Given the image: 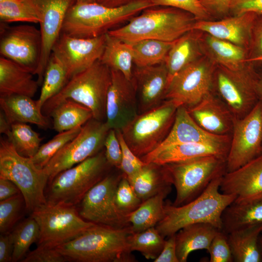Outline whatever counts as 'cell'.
Instances as JSON below:
<instances>
[{
  "instance_id": "1",
  "label": "cell",
  "mask_w": 262,
  "mask_h": 262,
  "mask_svg": "<svg viewBox=\"0 0 262 262\" xmlns=\"http://www.w3.org/2000/svg\"><path fill=\"white\" fill-rule=\"evenodd\" d=\"M131 225L115 228L95 224L74 239L56 247L67 259L78 262H132L128 236Z\"/></svg>"
},
{
  "instance_id": "2",
  "label": "cell",
  "mask_w": 262,
  "mask_h": 262,
  "mask_svg": "<svg viewBox=\"0 0 262 262\" xmlns=\"http://www.w3.org/2000/svg\"><path fill=\"white\" fill-rule=\"evenodd\" d=\"M224 175L213 179L193 200L180 206L164 204V216L155 226L160 233L164 237H169L182 228L196 223L210 224L222 230V213L236 198L234 195L220 193Z\"/></svg>"
},
{
  "instance_id": "3",
  "label": "cell",
  "mask_w": 262,
  "mask_h": 262,
  "mask_svg": "<svg viewBox=\"0 0 262 262\" xmlns=\"http://www.w3.org/2000/svg\"><path fill=\"white\" fill-rule=\"evenodd\" d=\"M152 7L149 0H134L117 7L75 2L67 11L61 33L75 37H97Z\"/></svg>"
},
{
  "instance_id": "4",
  "label": "cell",
  "mask_w": 262,
  "mask_h": 262,
  "mask_svg": "<svg viewBox=\"0 0 262 262\" xmlns=\"http://www.w3.org/2000/svg\"><path fill=\"white\" fill-rule=\"evenodd\" d=\"M152 8L143 10L125 25L107 33L129 44L147 39L174 42L193 30L197 21L193 15L179 9Z\"/></svg>"
},
{
  "instance_id": "5",
  "label": "cell",
  "mask_w": 262,
  "mask_h": 262,
  "mask_svg": "<svg viewBox=\"0 0 262 262\" xmlns=\"http://www.w3.org/2000/svg\"><path fill=\"white\" fill-rule=\"evenodd\" d=\"M111 80V70L99 60L70 79L57 95L44 104L42 112L49 116L56 106L71 99L90 109L94 118L105 121L106 99Z\"/></svg>"
},
{
  "instance_id": "6",
  "label": "cell",
  "mask_w": 262,
  "mask_h": 262,
  "mask_svg": "<svg viewBox=\"0 0 262 262\" xmlns=\"http://www.w3.org/2000/svg\"><path fill=\"white\" fill-rule=\"evenodd\" d=\"M111 167L104 148L95 155L62 171L48 183L45 192L47 202L76 206L109 173Z\"/></svg>"
},
{
  "instance_id": "7",
  "label": "cell",
  "mask_w": 262,
  "mask_h": 262,
  "mask_svg": "<svg viewBox=\"0 0 262 262\" xmlns=\"http://www.w3.org/2000/svg\"><path fill=\"white\" fill-rule=\"evenodd\" d=\"M0 178L11 180L19 188L28 213L47 203L45 190L48 176L43 169L36 167L31 158L19 154L3 137L0 139Z\"/></svg>"
},
{
  "instance_id": "8",
  "label": "cell",
  "mask_w": 262,
  "mask_h": 262,
  "mask_svg": "<svg viewBox=\"0 0 262 262\" xmlns=\"http://www.w3.org/2000/svg\"><path fill=\"white\" fill-rule=\"evenodd\" d=\"M226 159L210 155L163 165L176 188L173 204L184 205L200 195L213 179L226 172Z\"/></svg>"
},
{
  "instance_id": "9",
  "label": "cell",
  "mask_w": 262,
  "mask_h": 262,
  "mask_svg": "<svg viewBox=\"0 0 262 262\" xmlns=\"http://www.w3.org/2000/svg\"><path fill=\"white\" fill-rule=\"evenodd\" d=\"M178 107L175 102L164 100L156 107L138 114L121 130L135 155L141 158L162 144L172 128Z\"/></svg>"
},
{
  "instance_id": "10",
  "label": "cell",
  "mask_w": 262,
  "mask_h": 262,
  "mask_svg": "<svg viewBox=\"0 0 262 262\" xmlns=\"http://www.w3.org/2000/svg\"><path fill=\"white\" fill-rule=\"evenodd\" d=\"M255 63L249 62L237 69L216 65L213 90L235 118L249 113L259 101L257 84L260 73Z\"/></svg>"
},
{
  "instance_id": "11",
  "label": "cell",
  "mask_w": 262,
  "mask_h": 262,
  "mask_svg": "<svg viewBox=\"0 0 262 262\" xmlns=\"http://www.w3.org/2000/svg\"><path fill=\"white\" fill-rule=\"evenodd\" d=\"M31 213L39 226L37 246L56 248L96 224L82 218L75 206L47 202Z\"/></svg>"
},
{
  "instance_id": "12",
  "label": "cell",
  "mask_w": 262,
  "mask_h": 262,
  "mask_svg": "<svg viewBox=\"0 0 262 262\" xmlns=\"http://www.w3.org/2000/svg\"><path fill=\"white\" fill-rule=\"evenodd\" d=\"M110 130L105 121L94 118L88 121L82 126L79 134L56 153L43 168L49 177L48 183L59 173L103 149Z\"/></svg>"
},
{
  "instance_id": "13",
  "label": "cell",
  "mask_w": 262,
  "mask_h": 262,
  "mask_svg": "<svg viewBox=\"0 0 262 262\" xmlns=\"http://www.w3.org/2000/svg\"><path fill=\"white\" fill-rule=\"evenodd\" d=\"M216 64L203 55L178 73L168 83L164 100L175 102L187 108L198 103L214 92L213 79Z\"/></svg>"
},
{
  "instance_id": "14",
  "label": "cell",
  "mask_w": 262,
  "mask_h": 262,
  "mask_svg": "<svg viewBox=\"0 0 262 262\" xmlns=\"http://www.w3.org/2000/svg\"><path fill=\"white\" fill-rule=\"evenodd\" d=\"M122 175L108 173L86 193L79 212L82 218L115 228L130 226L128 215L119 210L115 201L116 190Z\"/></svg>"
},
{
  "instance_id": "15",
  "label": "cell",
  "mask_w": 262,
  "mask_h": 262,
  "mask_svg": "<svg viewBox=\"0 0 262 262\" xmlns=\"http://www.w3.org/2000/svg\"><path fill=\"white\" fill-rule=\"evenodd\" d=\"M262 155V102L242 118H235L226 159V172Z\"/></svg>"
},
{
  "instance_id": "16",
  "label": "cell",
  "mask_w": 262,
  "mask_h": 262,
  "mask_svg": "<svg viewBox=\"0 0 262 262\" xmlns=\"http://www.w3.org/2000/svg\"><path fill=\"white\" fill-rule=\"evenodd\" d=\"M42 49L40 30L23 24L9 26L0 22V56L10 59L35 75Z\"/></svg>"
},
{
  "instance_id": "17",
  "label": "cell",
  "mask_w": 262,
  "mask_h": 262,
  "mask_svg": "<svg viewBox=\"0 0 262 262\" xmlns=\"http://www.w3.org/2000/svg\"><path fill=\"white\" fill-rule=\"evenodd\" d=\"M105 40L106 34L97 37L84 38L61 33L53 47L52 53L65 66L69 81L100 59Z\"/></svg>"
},
{
  "instance_id": "18",
  "label": "cell",
  "mask_w": 262,
  "mask_h": 262,
  "mask_svg": "<svg viewBox=\"0 0 262 262\" xmlns=\"http://www.w3.org/2000/svg\"><path fill=\"white\" fill-rule=\"evenodd\" d=\"M111 71L105 122L110 129L121 130L138 115L136 89L132 80L120 71Z\"/></svg>"
},
{
  "instance_id": "19",
  "label": "cell",
  "mask_w": 262,
  "mask_h": 262,
  "mask_svg": "<svg viewBox=\"0 0 262 262\" xmlns=\"http://www.w3.org/2000/svg\"><path fill=\"white\" fill-rule=\"evenodd\" d=\"M38 9L42 49L40 62L36 71L37 82L42 84L44 75L53 47L59 38L68 9L76 0H34Z\"/></svg>"
},
{
  "instance_id": "20",
  "label": "cell",
  "mask_w": 262,
  "mask_h": 262,
  "mask_svg": "<svg viewBox=\"0 0 262 262\" xmlns=\"http://www.w3.org/2000/svg\"><path fill=\"white\" fill-rule=\"evenodd\" d=\"M131 80L136 89L138 114L156 107L164 100L168 85L164 62L152 66H135Z\"/></svg>"
},
{
  "instance_id": "21",
  "label": "cell",
  "mask_w": 262,
  "mask_h": 262,
  "mask_svg": "<svg viewBox=\"0 0 262 262\" xmlns=\"http://www.w3.org/2000/svg\"><path fill=\"white\" fill-rule=\"evenodd\" d=\"M220 190L236 196L234 202L262 199V155L223 176Z\"/></svg>"
},
{
  "instance_id": "22",
  "label": "cell",
  "mask_w": 262,
  "mask_h": 262,
  "mask_svg": "<svg viewBox=\"0 0 262 262\" xmlns=\"http://www.w3.org/2000/svg\"><path fill=\"white\" fill-rule=\"evenodd\" d=\"M258 16L253 12H246L216 20L197 21L193 29L232 43L248 51L252 29Z\"/></svg>"
},
{
  "instance_id": "23",
  "label": "cell",
  "mask_w": 262,
  "mask_h": 262,
  "mask_svg": "<svg viewBox=\"0 0 262 262\" xmlns=\"http://www.w3.org/2000/svg\"><path fill=\"white\" fill-rule=\"evenodd\" d=\"M230 141L231 135H216L202 129L192 117L187 108L180 106L177 108L174 123L169 134L160 146L198 143L229 150Z\"/></svg>"
},
{
  "instance_id": "24",
  "label": "cell",
  "mask_w": 262,
  "mask_h": 262,
  "mask_svg": "<svg viewBox=\"0 0 262 262\" xmlns=\"http://www.w3.org/2000/svg\"><path fill=\"white\" fill-rule=\"evenodd\" d=\"M187 109L195 122L207 131L218 135H231L234 117L214 92Z\"/></svg>"
},
{
  "instance_id": "25",
  "label": "cell",
  "mask_w": 262,
  "mask_h": 262,
  "mask_svg": "<svg viewBox=\"0 0 262 262\" xmlns=\"http://www.w3.org/2000/svg\"><path fill=\"white\" fill-rule=\"evenodd\" d=\"M228 151L225 148L202 144H177L160 146L140 159L147 164L164 165L210 155L227 158Z\"/></svg>"
},
{
  "instance_id": "26",
  "label": "cell",
  "mask_w": 262,
  "mask_h": 262,
  "mask_svg": "<svg viewBox=\"0 0 262 262\" xmlns=\"http://www.w3.org/2000/svg\"><path fill=\"white\" fill-rule=\"evenodd\" d=\"M31 71L13 61L0 57V97L20 95L33 98L39 84Z\"/></svg>"
},
{
  "instance_id": "27",
  "label": "cell",
  "mask_w": 262,
  "mask_h": 262,
  "mask_svg": "<svg viewBox=\"0 0 262 262\" xmlns=\"http://www.w3.org/2000/svg\"><path fill=\"white\" fill-rule=\"evenodd\" d=\"M201 32L200 42L203 53L216 65L237 69L249 63L247 50L230 42Z\"/></svg>"
},
{
  "instance_id": "28",
  "label": "cell",
  "mask_w": 262,
  "mask_h": 262,
  "mask_svg": "<svg viewBox=\"0 0 262 262\" xmlns=\"http://www.w3.org/2000/svg\"><path fill=\"white\" fill-rule=\"evenodd\" d=\"M0 106L11 124L31 123L44 129L50 127L49 116L43 114L31 97L20 95L0 97Z\"/></svg>"
},
{
  "instance_id": "29",
  "label": "cell",
  "mask_w": 262,
  "mask_h": 262,
  "mask_svg": "<svg viewBox=\"0 0 262 262\" xmlns=\"http://www.w3.org/2000/svg\"><path fill=\"white\" fill-rule=\"evenodd\" d=\"M202 32L192 30L177 40L164 63L168 73V83L183 68L204 55L200 42Z\"/></svg>"
},
{
  "instance_id": "30",
  "label": "cell",
  "mask_w": 262,
  "mask_h": 262,
  "mask_svg": "<svg viewBox=\"0 0 262 262\" xmlns=\"http://www.w3.org/2000/svg\"><path fill=\"white\" fill-rule=\"evenodd\" d=\"M219 230L208 223L187 225L176 233V253L179 262H186L190 253L200 249H209Z\"/></svg>"
},
{
  "instance_id": "31",
  "label": "cell",
  "mask_w": 262,
  "mask_h": 262,
  "mask_svg": "<svg viewBox=\"0 0 262 262\" xmlns=\"http://www.w3.org/2000/svg\"><path fill=\"white\" fill-rule=\"evenodd\" d=\"M262 232V224H260L242 228L228 233V239L233 261H262L259 241Z\"/></svg>"
},
{
  "instance_id": "32",
  "label": "cell",
  "mask_w": 262,
  "mask_h": 262,
  "mask_svg": "<svg viewBox=\"0 0 262 262\" xmlns=\"http://www.w3.org/2000/svg\"><path fill=\"white\" fill-rule=\"evenodd\" d=\"M222 221V230L226 234L262 224V199L248 202H233L223 212Z\"/></svg>"
},
{
  "instance_id": "33",
  "label": "cell",
  "mask_w": 262,
  "mask_h": 262,
  "mask_svg": "<svg viewBox=\"0 0 262 262\" xmlns=\"http://www.w3.org/2000/svg\"><path fill=\"white\" fill-rule=\"evenodd\" d=\"M129 181L142 201L172 185L163 165L153 163H146Z\"/></svg>"
},
{
  "instance_id": "34",
  "label": "cell",
  "mask_w": 262,
  "mask_h": 262,
  "mask_svg": "<svg viewBox=\"0 0 262 262\" xmlns=\"http://www.w3.org/2000/svg\"><path fill=\"white\" fill-rule=\"evenodd\" d=\"M171 188L164 190L142 201L128 214L132 232H139L155 227L164 216V199Z\"/></svg>"
},
{
  "instance_id": "35",
  "label": "cell",
  "mask_w": 262,
  "mask_h": 262,
  "mask_svg": "<svg viewBox=\"0 0 262 262\" xmlns=\"http://www.w3.org/2000/svg\"><path fill=\"white\" fill-rule=\"evenodd\" d=\"M100 60L111 70L120 71L131 80L133 62L131 44L106 33L104 49Z\"/></svg>"
},
{
  "instance_id": "36",
  "label": "cell",
  "mask_w": 262,
  "mask_h": 262,
  "mask_svg": "<svg viewBox=\"0 0 262 262\" xmlns=\"http://www.w3.org/2000/svg\"><path fill=\"white\" fill-rule=\"evenodd\" d=\"M49 116L53 118V128L58 132L82 127L93 118L90 109L71 99L61 103L51 112Z\"/></svg>"
},
{
  "instance_id": "37",
  "label": "cell",
  "mask_w": 262,
  "mask_h": 262,
  "mask_svg": "<svg viewBox=\"0 0 262 262\" xmlns=\"http://www.w3.org/2000/svg\"><path fill=\"white\" fill-rule=\"evenodd\" d=\"M176 41L165 42L147 39L131 44L133 64L136 66L144 67L164 62L169 50Z\"/></svg>"
},
{
  "instance_id": "38",
  "label": "cell",
  "mask_w": 262,
  "mask_h": 262,
  "mask_svg": "<svg viewBox=\"0 0 262 262\" xmlns=\"http://www.w3.org/2000/svg\"><path fill=\"white\" fill-rule=\"evenodd\" d=\"M68 81L66 69L60 61L51 53L42 84L40 95L36 100L40 110L50 98L57 95Z\"/></svg>"
},
{
  "instance_id": "39",
  "label": "cell",
  "mask_w": 262,
  "mask_h": 262,
  "mask_svg": "<svg viewBox=\"0 0 262 262\" xmlns=\"http://www.w3.org/2000/svg\"><path fill=\"white\" fill-rule=\"evenodd\" d=\"M0 19L4 23H39L40 17L34 0H6L0 1Z\"/></svg>"
},
{
  "instance_id": "40",
  "label": "cell",
  "mask_w": 262,
  "mask_h": 262,
  "mask_svg": "<svg viewBox=\"0 0 262 262\" xmlns=\"http://www.w3.org/2000/svg\"><path fill=\"white\" fill-rule=\"evenodd\" d=\"M165 240L155 227L139 232H132L128 237L131 251H138L146 259L154 260L161 252Z\"/></svg>"
},
{
  "instance_id": "41",
  "label": "cell",
  "mask_w": 262,
  "mask_h": 262,
  "mask_svg": "<svg viewBox=\"0 0 262 262\" xmlns=\"http://www.w3.org/2000/svg\"><path fill=\"white\" fill-rule=\"evenodd\" d=\"M13 242L12 262L22 260L31 246L40 237L39 226L32 217L19 223L11 232Z\"/></svg>"
},
{
  "instance_id": "42",
  "label": "cell",
  "mask_w": 262,
  "mask_h": 262,
  "mask_svg": "<svg viewBox=\"0 0 262 262\" xmlns=\"http://www.w3.org/2000/svg\"><path fill=\"white\" fill-rule=\"evenodd\" d=\"M6 137L19 154L31 158L37 152L43 140L38 133L24 123L12 124L11 133Z\"/></svg>"
},
{
  "instance_id": "43",
  "label": "cell",
  "mask_w": 262,
  "mask_h": 262,
  "mask_svg": "<svg viewBox=\"0 0 262 262\" xmlns=\"http://www.w3.org/2000/svg\"><path fill=\"white\" fill-rule=\"evenodd\" d=\"M82 127L58 132L50 140L41 145L36 153L32 158L36 167L43 169L56 153L79 134Z\"/></svg>"
},
{
  "instance_id": "44",
  "label": "cell",
  "mask_w": 262,
  "mask_h": 262,
  "mask_svg": "<svg viewBox=\"0 0 262 262\" xmlns=\"http://www.w3.org/2000/svg\"><path fill=\"white\" fill-rule=\"evenodd\" d=\"M23 206H25L21 193L0 201V232L8 233L20 217Z\"/></svg>"
},
{
  "instance_id": "45",
  "label": "cell",
  "mask_w": 262,
  "mask_h": 262,
  "mask_svg": "<svg viewBox=\"0 0 262 262\" xmlns=\"http://www.w3.org/2000/svg\"><path fill=\"white\" fill-rule=\"evenodd\" d=\"M115 201L119 210L127 215L136 210L142 202L123 173L116 188Z\"/></svg>"
},
{
  "instance_id": "46",
  "label": "cell",
  "mask_w": 262,
  "mask_h": 262,
  "mask_svg": "<svg viewBox=\"0 0 262 262\" xmlns=\"http://www.w3.org/2000/svg\"><path fill=\"white\" fill-rule=\"evenodd\" d=\"M153 7H171L193 15L197 21L213 20L201 4L200 0H149Z\"/></svg>"
},
{
  "instance_id": "47",
  "label": "cell",
  "mask_w": 262,
  "mask_h": 262,
  "mask_svg": "<svg viewBox=\"0 0 262 262\" xmlns=\"http://www.w3.org/2000/svg\"><path fill=\"white\" fill-rule=\"evenodd\" d=\"M210 262H232L233 258L228 239V235L219 231L213 239L208 250Z\"/></svg>"
},
{
  "instance_id": "48",
  "label": "cell",
  "mask_w": 262,
  "mask_h": 262,
  "mask_svg": "<svg viewBox=\"0 0 262 262\" xmlns=\"http://www.w3.org/2000/svg\"><path fill=\"white\" fill-rule=\"evenodd\" d=\"M104 148L105 155L109 164L112 167L120 169L122 153L120 144L115 130H109L105 140Z\"/></svg>"
},
{
  "instance_id": "49",
  "label": "cell",
  "mask_w": 262,
  "mask_h": 262,
  "mask_svg": "<svg viewBox=\"0 0 262 262\" xmlns=\"http://www.w3.org/2000/svg\"><path fill=\"white\" fill-rule=\"evenodd\" d=\"M67 259L56 248L37 246L21 261L22 262H64Z\"/></svg>"
},
{
  "instance_id": "50",
  "label": "cell",
  "mask_w": 262,
  "mask_h": 262,
  "mask_svg": "<svg viewBox=\"0 0 262 262\" xmlns=\"http://www.w3.org/2000/svg\"><path fill=\"white\" fill-rule=\"evenodd\" d=\"M248 62H259L262 58V16H258L254 25L248 51Z\"/></svg>"
},
{
  "instance_id": "51",
  "label": "cell",
  "mask_w": 262,
  "mask_h": 262,
  "mask_svg": "<svg viewBox=\"0 0 262 262\" xmlns=\"http://www.w3.org/2000/svg\"><path fill=\"white\" fill-rule=\"evenodd\" d=\"M203 7L213 19H220L230 16L233 0H200Z\"/></svg>"
},
{
  "instance_id": "52",
  "label": "cell",
  "mask_w": 262,
  "mask_h": 262,
  "mask_svg": "<svg viewBox=\"0 0 262 262\" xmlns=\"http://www.w3.org/2000/svg\"><path fill=\"white\" fill-rule=\"evenodd\" d=\"M246 12H253L262 16V0H233L230 8V16Z\"/></svg>"
},
{
  "instance_id": "53",
  "label": "cell",
  "mask_w": 262,
  "mask_h": 262,
  "mask_svg": "<svg viewBox=\"0 0 262 262\" xmlns=\"http://www.w3.org/2000/svg\"><path fill=\"white\" fill-rule=\"evenodd\" d=\"M154 262H179L176 253V234L169 236Z\"/></svg>"
},
{
  "instance_id": "54",
  "label": "cell",
  "mask_w": 262,
  "mask_h": 262,
  "mask_svg": "<svg viewBox=\"0 0 262 262\" xmlns=\"http://www.w3.org/2000/svg\"><path fill=\"white\" fill-rule=\"evenodd\" d=\"M13 242L11 232L0 233V262H12Z\"/></svg>"
},
{
  "instance_id": "55",
  "label": "cell",
  "mask_w": 262,
  "mask_h": 262,
  "mask_svg": "<svg viewBox=\"0 0 262 262\" xmlns=\"http://www.w3.org/2000/svg\"><path fill=\"white\" fill-rule=\"evenodd\" d=\"M21 192L11 180L0 178V201L9 198Z\"/></svg>"
},
{
  "instance_id": "56",
  "label": "cell",
  "mask_w": 262,
  "mask_h": 262,
  "mask_svg": "<svg viewBox=\"0 0 262 262\" xmlns=\"http://www.w3.org/2000/svg\"><path fill=\"white\" fill-rule=\"evenodd\" d=\"M12 124L7 119L4 112H0V133L8 137L11 133Z\"/></svg>"
},
{
  "instance_id": "57",
  "label": "cell",
  "mask_w": 262,
  "mask_h": 262,
  "mask_svg": "<svg viewBox=\"0 0 262 262\" xmlns=\"http://www.w3.org/2000/svg\"><path fill=\"white\" fill-rule=\"evenodd\" d=\"M134 0H96V2L109 7H117L124 5Z\"/></svg>"
},
{
  "instance_id": "58",
  "label": "cell",
  "mask_w": 262,
  "mask_h": 262,
  "mask_svg": "<svg viewBox=\"0 0 262 262\" xmlns=\"http://www.w3.org/2000/svg\"><path fill=\"white\" fill-rule=\"evenodd\" d=\"M257 91L259 100L262 102V73H260L257 84Z\"/></svg>"
},
{
  "instance_id": "59",
  "label": "cell",
  "mask_w": 262,
  "mask_h": 262,
  "mask_svg": "<svg viewBox=\"0 0 262 262\" xmlns=\"http://www.w3.org/2000/svg\"><path fill=\"white\" fill-rule=\"evenodd\" d=\"M76 2L82 3H94L96 2V0H76Z\"/></svg>"
},
{
  "instance_id": "60",
  "label": "cell",
  "mask_w": 262,
  "mask_h": 262,
  "mask_svg": "<svg viewBox=\"0 0 262 262\" xmlns=\"http://www.w3.org/2000/svg\"><path fill=\"white\" fill-rule=\"evenodd\" d=\"M259 241V246H260V248L261 250L262 260V236H261V237L260 236Z\"/></svg>"
},
{
  "instance_id": "61",
  "label": "cell",
  "mask_w": 262,
  "mask_h": 262,
  "mask_svg": "<svg viewBox=\"0 0 262 262\" xmlns=\"http://www.w3.org/2000/svg\"><path fill=\"white\" fill-rule=\"evenodd\" d=\"M259 62H261L262 64V58L260 60V61H259Z\"/></svg>"
}]
</instances>
